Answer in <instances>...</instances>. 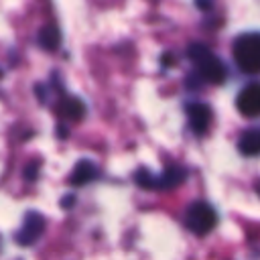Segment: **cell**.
<instances>
[{"label":"cell","mask_w":260,"mask_h":260,"mask_svg":"<svg viewBox=\"0 0 260 260\" xmlns=\"http://www.w3.org/2000/svg\"><path fill=\"white\" fill-rule=\"evenodd\" d=\"M185 112H187V120H189L191 130L197 136H203L205 130L209 128V122H211V108L203 102H193V104H187Z\"/></svg>","instance_id":"7"},{"label":"cell","mask_w":260,"mask_h":260,"mask_svg":"<svg viewBox=\"0 0 260 260\" xmlns=\"http://www.w3.org/2000/svg\"><path fill=\"white\" fill-rule=\"evenodd\" d=\"M187 55H189V59L195 63L197 73H199L205 81L219 85V83L225 79V75H228L225 65L221 63V59H219L217 55H213V53L207 49V45H203V43H191L189 49H187Z\"/></svg>","instance_id":"2"},{"label":"cell","mask_w":260,"mask_h":260,"mask_svg":"<svg viewBox=\"0 0 260 260\" xmlns=\"http://www.w3.org/2000/svg\"><path fill=\"white\" fill-rule=\"evenodd\" d=\"M43 232H45V217L39 211L30 209V211H26L18 232L14 234V240L18 246H32L43 236Z\"/></svg>","instance_id":"5"},{"label":"cell","mask_w":260,"mask_h":260,"mask_svg":"<svg viewBox=\"0 0 260 260\" xmlns=\"http://www.w3.org/2000/svg\"><path fill=\"white\" fill-rule=\"evenodd\" d=\"M238 150L246 156H258L260 154V128L246 130L238 140Z\"/></svg>","instance_id":"9"},{"label":"cell","mask_w":260,"mask_h":260,"mask_svg":"<svg viewBox=\"0 0 260 260\" xmlns=\"http://www.w3.org/2000/svg\"><path fill=\"white\" fill-rule=\"evenodd\" d=\"M185 228L195 236H205L217 225V211L207 201H195L185 209Z\"/></svg>","instance_id":"4"},{"label":"cell","mask_w":260,"mask_h":260,"mask_svg":"<svg viewBox=\"0 0 260 260\" xmlns=\"http://www.w3.org/2000/svg\"><path fill=\"white\" fill-rule=\"evenodd\" d=\"M234 59L246 73H260V32H242L234 41Z\"/></svg>","instance_id":"3"},{"label":"cell","mask_w":260,"mask_h":260,"mask_svg":"<svg viewBox=\"0 0 260 260\" xmlns=\"http://www.w3.org/2000/svg\"><path fill=\"white\" fill-rule=\"evenodd\" d=\"M98 175H100L98 165H95L93 160H89V158H81V160H77V165L73 167V171H71V175H69V183L75 185V187H81V185H87V183L95 181Z\"/></svg>","instance_id":"8"},{"label":"cell","mask_w":260,"mask_h":260,"mask_svg":"<svg viewBox=\"0 0 260 260\" xmlns=\"http://www.w3.org/2000/svg\"><path fill=\"white\" fill-rule=\"evenodd\" d=\"M189 171L185 167H177V165H169L162 173L158 175H152L148 169H136L132 179L138 187L142 189H152V191H169V189H175L179 185L185 183Z\"/></svg>","instance_id":"1"},{"label":"cell","mask_w":260,"mask_h":260,"mask_svg":"<svg viewBox=\"0 0 260 260\" xmlns=\"http://www.w3.org/2000/svg\"><path fill=\"white\" fill-rule=\"evenodd\" d=\"M236 108L240 110V114L254 118L260 116V81L248 83L236 98Z\"/></svg>","instance_id":"6"},{"label":"cell","mask_w":260,"mask_h":260,"mask_svg":"<svg viewBox=\"0 0 260 260\" xmlns=\"http://www.w3.org/2000/svg\"><path fill=\"white\" fill-rule=\"evenodd\" d=\"M59 112L63 118L67 120H81L83 114H85V106L79 98H73V95H65L61 98L59 102Z\"/></svg>","instance_id":"10"},{"label":"cell","mask_w":260,"mask_h":260,"mask_svg":"<svg viewBox=\"0 0 260 260\" xmlns=\"http://www.w3.org/2000/svg\"><path fill=\"white\" fill-rule=\"evenodd\" d=\"M73 201H75V199H73V197H67V199H63V205H67V207H69V205H71V203H73Z\"/></svg>","instance_id":"12"},{"label":"cell","mask_w":260,"mask_h":260,"mask_svg":"<svg viewBox=\"0 0 260 260\" xmlns=\"http://www.w3.org/2000/svg\"><path fill=\"white\" fill-rule=\"evenodd\" d=\"M0 75H2V71H0Z\"/></svg>","instance_id":"13"},{"label":"cell","mask_w":260,"mask_h":260,"mask_svg":"<svg viewBox=\"0 0 260 260\" xmlns=\"http://www.w3.org/2000/svg\"><path fill=\"white\" fill-rule=\"evenodd\" d=\"M37 43L47 49V51H55L59 45H61V32L55 24H47L39 30V37H37Z\"/></svg>","instance_id":"11"}]
</instances>
